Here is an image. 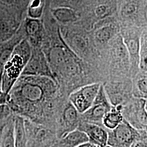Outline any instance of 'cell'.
Masks as SVG:
<instances>
[{
  "label": "cell",
  "instance_id": "cell-9",
  "mask_svg": "<svg viewBox=\"0 0 147 147\" xmlns=\"http://www.w3.org/2000/svg\"><path fill=\"white\" fill-rule=\"evenodd\" d=\"M104 87L112 106H124L131 99L132 84L129 81H110L104 85Z\"/></svg>",
  "mask_w": 147,
  "mask_h": 147
},
{
  "label": "cell",
  "instance_id": "cell-30",
  "mask_svg": "<svg viewBox=\"0 0 147 147\" xmlns=\"http://www.w3.org/2000/svg\"><path fill=\"white\" fill-rule=\"evenodd\" d=\"M95 13L96 16L100 18H102L107 14L108 8L105 5H99L96 8L95 10Z\"/></svg>",
  "mask_w": 147,
  "mask_h": 147
},
{
  "label": "cell",
  "instance_id": "cell-12",
  "mask_svg": "<svg viewBox=\"0 0 147 147\" xmlns=\"http://www.w3.org/2000/svg\"><path fill=\"white\" fill-rule=\"evenodd\" d=\"M22 26L25 37L32 47H41L45 33V28L41 19H32L26 16Z\"/></svg>",
  "mask_w": 147,
  "mask_h": 147
},
{
  "label": "cell",
  "instance_id": "cell-13",
  "mask_svg": "<svg viewBox=\"0 0 147 147\" xmlns=\"http://www.w3.org/2000/svg\"><path fill=\"white\" fill-rule=\"evenodd\" d=\"M84 132L88 138V142L96 147L107 146V130L102 125L80 121L78 129Z\"/></svg>",
  "mask_w": 147,
  "mask_h": 147
},
{
  "label": "cell",
  "instance_id": "cell-35",
  "mask_svg": "<svg viewBox=\"0 0 147 147\" xmlns=\"http://www.w3.org/2000/svg\"><path fill=\"white\" fill-rule=\"evenodd\" d=\"M110 147V146H106V147Z\"/></svg>",
  "mask_w": 147,
  "mask_h": 147
},
{
  "label": "cell",
  "instance_id": "cell-16",
  "mask_svg": "<svg viewBox=\"0 0 147 147\" xmlns=\"http://www.w3.org/2000/svg\"><path fill=\"white\" fill-rule=\"evenodd\" d=\"M50 11L53 18L61 24H67L78 20L75 11L70 8L63 7L50 8Z\"/></svg>",
  "mask_w": 147,
  "mask_h": 147
},
{
  "label": "cell",
  "instance_id": "cell-24",
  "mask_svg": "<svg viewBox=\"0 0 147 147\" xmlns=\"http://www.w3.org/2000/svg\"><path fill=\"white\" fill-rule=\"evenodd\" d=\"M124 44L128 54L134 58L139 56L140 50V42L136 38H130L125 40Z\"/></svg>",
  "mask_w": 147,
  "mask_h": 147
},
{
  "label": "cell",
  "instance_id": "cell-27",
  "mask_svg": "<svg viewBox=\"0 0 147 147\" xmlns=\"http://www.w3.org/2000/svg\"><path fill=\"white\" fill-rule=\"evenodd\" d=\"M130 147H147V130H140V135Z\"/></svg>",
  "mask_w": 147,
  "mask_h": 147
},
{
  "label": "cell",
  "instance_id": "cell-31",
  "mask_svg": "<svg viewBox=\"0 0 147 147\" xmlns=\"http://www.w3.org/2000/svg\"><path fill=\"white\" fill-rule=\"evenodd\" d=\"M8 95L5 93L1 89V84L0 81V105L6 104Z\"/></svg>",
  "mask_w": 147,
  "mask_h": 147
},
{
  "label": "cell",
  "instance_id": "cell-26",
  "mask_svg": "<svg viewBox=\"0 0 147 147\" xmlns=\"http://www.w3.org/2000/svg\"><path fill=\"white\" fill-rule=\"evenodd\" d=\"M80 0H52L50 6L55 7H68L74 9V8L79 4Z\"/></svg>",
  "mask_w": 147,
  "mask_h": 147
},
{
  "label": "cell",
  "instance_id": "cell-18",
  "mask_svg": "<svg viewBox=\"0 0 147 147\" xmlns=\"http://www.w3.org/2000/svg\"><path fill=\"white\" fill-rule=\"evenodd\" d=\"M30 0H0V7H5L25 18Z\"/></svg>",
  "mask_w": 147,
  "mask_h": 147
},
{
  "label": "cell",
  "instance_id": "cell-32",
  "mask_svg": "<svg viewBox=\"0 0 147 147\" xmlns=\"http://www.w3.org/2000/svg\"><path fill=\"white\" fill-rule=\"evenodd\" d=\"M9 117L5 119V120L2 121L1 123H0V143H1V138H2V134H3V132L4 130V128L5 127L6 123L7 122V121Z\"/></svg>",
  "mask_w": 147,
  "mask_h": 147
},
{
  "label": "cell",
  "instance_id": "cell-21",
  "mask_svg": "<svg viewBox=\"0 0 147 147\" xmlns=\"http://www.w3.org/2000/svg\"><path fill=\"white\" fill-rule=\"evenodd\" d=\"M45 6V0H30L26 9L27 17L40 19L42 17Z\"/></svg>",
  "mask_w": 147,
  "mask_h": 147
},
{
  "label": "cell",
  "instance_id": "cell-34",
  "mask_svg": "<svg viewBox=\"0 0 147 147\" xmlns=\"http://www.w3.org/2000/svg\"><path fill=\"white\" fill-rule=\"evenodd\" d=\"M95 146H93L92 144H91L90 143H89V142H87V143H85L84 144H80L78 146L76 147H94Z\"/></svg>",
  "mask_w": 147,
  "mask_h": 147
},
{
  "label": "cell",
  "instance_id": "cell-15",
  "mask_svg": "<svg viewBox=\"0 0 147 147\" xmlns=\"http://www.w3.org/2000/svg\"><path fill=\"white\" fill-rule=\"evenodd\" d=\"M122 107L123 106L121 105L112 106L110 111L104 116L102 120V124L107 130L114 129L123 121Z\"/></svg>",
  "mask_w": 147,
  "mask_h": 147
},
{
  "label": "cell",
  "instance_id": "cell-33",
  "mask_svg": "<svg viewBox=\"0 0 147 147\" xmlns=\"http://www.w3.org/2000/svg\"><path fill=\"white\" fill-rule=\"evenodd\" d=\"M51 1H52V0H45V6L44 12L47 11V9H49V7H50Z\"/></svg>",
  "mask_w": 147,
  "mask_h": 147
},
{
  "label": "cell",
  "instance_id": "cell-22",
  "mask_svg": "<svg viewBox=\"0 0 147 147\" xmlns=\"http://www.w3.org/2000/svg\"><path fill=\"white\" fill-rule=\"evenodd\" d=\"M115 32V28L112 26H105L98 29L95 32L96 40L101 44H105L110 40L113 37Z\"/></svg>",
  "mask_w": 147,
  "mask_h": 147
},
{
  "label": "cell",
  "instance_id": "cell-8",
  "mask_svg": "<svg viewBox=\"0 0 147 147\" xmlns=\"http://www.w3.org/2000/svg\"><path fill=\"white\" fill-rule=\"evenodd\" d=\"M32 47L31 57L27 63L21 75L45 76L53 79L56 81L41 47Z\"/></svg>",
  "mask_w": 147,
  "mask_h": 147
},
{
  "label": "cell",
  "instance_id": "cell-28",
  "mask_svg": "<svg viewBox=\"0 0 147 147\" xmlns=\"http://www.w3.org/2000/svg\"><path fill=\"white\" fill-rule=\"evenodd\" d=\"M136 11V5L133 2H129L123 6L121 13L123 17L129 18L134 15Z\"/></svg>",
  "mask_w": 147,
  "mask_h": 147
},
{
  "label": "cell",
  "instance_id": "cell-37",
  "mask_svg": "<svg viewBox=\"0 0 147 147\" xmlns=\"http://www.w3.org/2000/svg\"></svg>",
  "mask_w": 147,
  "mask_h": 147
},
{
  "label": "cell",
  "instance_id": "cell-5",
  "mask_svg": "<svg viewBox=\"0 0 147 147\" xmlns=\"http://www.w3.org/2000/svg\"><path fill=\"white\" fill-rule=\"evenodd\" d=\"M112 105L105 92L104 85L101 84L93 103L84 113L80 114V121L102 125L105 114L110 111Z\"/></svg>",
  "mask_w": 147,
  "mask_h": 147
},
{
  "label": "cell",
  "instance_id": "cell-11",
  "mask_svg": "<svg viewBox=\"0 0 147 147\" xmlns=\"http://www.w3.org/2000/svg\"><path fill=\"white\" fill-rule=\"evenodd\" d=\"M24 19L13 11L0 7V43L16 34Z\"/></svg>",
  "mask_w": 147,
  "mask_h": 147
},
{
  "label": "cell",
  "instance_id": "cell-17",
  "mask_svg": "<svg viewBox=\"0 0 147 147\" xmlns=\"http://www.w3.org/2000/svg\"><path fill=\"white\" fill-rule=\"evenodd\" d=\"M14 136L16 147H27V136L24 118L14 115Z\"/></svg>",
  "mask_w": 147,
  "mask_h": 147
},
{
  "label": "cell",
  "instance_id": "cell-2",
  "mask_svg": "<svg viewBox=\"0 0 147 147\" xmlns=\"http://www.w3.org/2000/svg\"><path fill=\"white\" fill-rule=\"evenodd\" d=\"M32 47L26 38L22 39L15 47L10 58L5 63L1 77V89L8 94L16 81L21 75L31 57Z\"/></svg>",
  "mask_w": 147,
  "mask_h": 147
},
{
  "label": "cell",
  "instance_id": "cell-3",
  "mask_svg": "<svg viewBox=\"0 0 147 147\" xmlns=\"http://www.w3.org/2000/svg\"><path fill=\"white\" fill-rule=\"evenodd\" d=\"M27 147H50L58 140L56 129L24 118Z\"/></svg>",
  "mask_w": 147,
  "mask_h": 147
},
{
  "label": "cell",
  "instance_id": "cell-6",
  "mask_svg": "<svg viewBox=\"0 0 147 147\" xmlns=\"http://www.w3.org/2000/svg\"><path fill=\"white\" fill-rule=\"evenodd\" d=\"M107 146L111 147H130L140 135V130L131 125L124 119L111 130H107Z\"/></svg>",
  "mask_w": 147,
  "mask_h": 147
},
{
  "label": "cell",
  "instance_id": "cell-7",
  "mask_svg": "<svg viewBox=\"0 0 147 147\" xmlns=\"http://www.w3.org/2000/svg\"><path fill=\"white\" fill-rule=\"evenodd\" d=\"M100 83L84 85L74 90L69 95L68 99L80 114L89 109L93 103L100 88Z\"/></svg>",
  "mask_w": 147,
  "mask_h": 147
},
{
  "label": "cell",
  "instance_id": "cell-19",
  "mask_svg": "<svg viewBox=\"0 0 147 147\" xmlns=\"http://www.w3.org/2000/svg\"><path fill=\"white\" fill-rule=\"evenodd\" d=\"M14 118L11 113L6 123L0 143V147H16L14 136Z\"/></svg>",
  "mask_w": 147,
  "mask_h": 147
},
{
  "label": "cell",
  "instance_id": "cell-14",
  "mask_svg": "<svg viewBox=\"0 0 147 147\" xmlns=\"http://www.w3.org/2000/svg\"><path fill=\"white\" fill-rule=\"evenodd\" d=\"M25 34L21 23V26L16 34L10 39L0 43V75L1 76L3 67L13 53L16 45L25 38Z\"/></svg>",
  "mask_w": 147,
  "mask_h": 147
},
{
  "label": "cell",
  "instance_id": "cell-4",
  "mask_svg": "<svg viewBox=\"0 0 147 147\" xmlns=\"http://www.w3.org/2000/svg\"><path fill=\"white\" fill-rule=\"evenodd\" d=\"M124 119L137 130H147V99L136 98L123 106Z\"/></svg>",
  "mask_w": 147,
  "mask_h": 147
},
{
  "label": "cell",
  "instance_id": "cell-23",
  "mask_svg": "<svg viewBox=\"0 0 147 147\" xmlns=\"http://www.w3.org/2000/svg\"><path fill=\"white\" fill-rule=\"evenodd\" d=\"M132 95L136 98L147 99V80L146 76H143L139 78L132 85Z\"/></svg>",
  "mask_w": 147,
  "mask_h": 147
},
{
  "label": "cell",
  "instance_id": "cell-20",
  "mask_svg": "<svg viewBox=\"0 0 147 147\" xmlns=\"http://www.w3.org/2000/svg\"><path fill=\"white\" fill-rule=\"evenodd\" d=\"M61 139L70 147H77L80 144L88 142V138L86 134L78 129L69 132Z\"/></svg>",
  "mask_w": 147,
  "mask_h": 147
},
{
  "label": "cell",
  "instance_id": "cell-25",
  "mask_svg": "<svg viewBox=\"0 0 147 147\" xmlns=\"http://www.w3.org/2000/svg\"><path fill=\"white\" fill-rule=\"evenodd\" d=\"M74 49L79 53H83L87 47V39L81 35H76L71 40Z\"/></svg>",
  "mask_w": 147,
  "mask_h": 147
},
{
  "label": "cell",
  "instance_id": "cell-10",
  "mask_svg": "<svg viewBox=\"0 0 147 147\" xmlns=\"http://www.w3.org/2000/svg\"><path fill=\"white\" fill-rule=\"evenodd\" d=\"M80 122V113L68 99L56 122V131L58 139L77 129Z\"/></svg>",
  "mask_w": 147,
  "mask_h": 147
},
{
  "label": "cell",
  "instance_id": "cell-29",
  "mask_svg": "<svg viewBox=\"0 0 147 147\" xmlns=\"http://www.w3.org/2000/svg\"><path fill=\"white\" fill-rule=\"evenodd\" d=\"M11 113L10 109L7 104L0 105V123L5 120Z\"/></svg>",
  "mask_w": 147,
  "mask_h": 147
},
{
  "label": "cell",
  "instance_id": "cell-1",
  "mask_svg": "<svg viewBox=\"0 0 147 147\" xmlns=\"http://www.w3.org/2000/svg\"><path fill=\"white\" fill-rule=\"evenodd\" d=\"M64 99L57 83L45 76L21 75L8 94L12 113L56 129Z\"/></svg>",
  "mask_w": 147,
  "mask_h": 147
},
{
  "label": "cell",
  "instance_id": "cell-36",
  "mask_svg": "<svg viewBox=\"0 0 147 147\" xmlns=\"http://www.w3.org/2000/svg\"><path fill=\"white\" fill-rule=\"evenodd\" d=\"M1 75H0V79H1Z\"/></svg>",
  "mask_w": 147,
  "mask_h": 147
}]
</instances>
